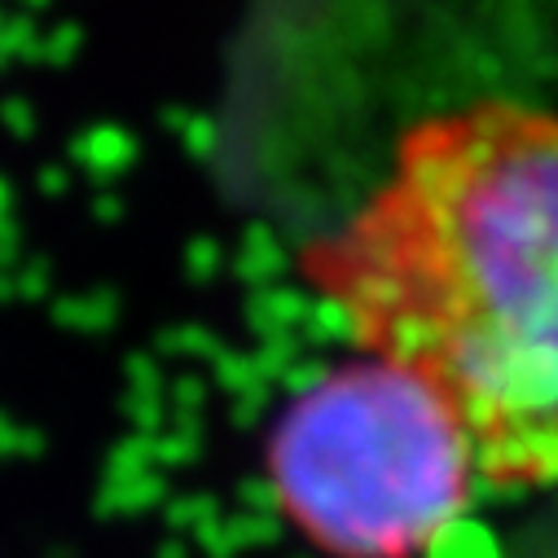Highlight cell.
Masks as SVG:
<instances>
[{
	"label": "cell",
	"mask_w": 558,
	"mask_h": 558,
	"mask_svg": "<svg viewBox=\"0 0 558 558\" xmlns=\"http://www.w3.org/2000/svg\"><path fill=\"white\" fill-rule=\"evenodd\" d=\"M304 277L453 409L484 488H558V110L484 97L413 123Z\"/></svg>",
	"instance_id": "cell-1"
},
{
	"label": "cell",
	"mask_w": 558,
	"mask_h": 558,
	"mask_svg": "<svg viewBox=\"0 0 558 558\" xmlns=\"http://www.w3.org/2000/svg\"><path fill=\"white\" fill-rule=\"evenodd\" d=\"M268 480L287 519L330 558L427 554L484 488L453 409L369 352L282 413Z\"/></svg>",
	"instance_id": "cell-2"
}]
</instances>
